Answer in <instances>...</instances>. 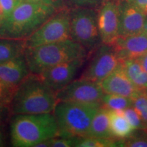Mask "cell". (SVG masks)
Segmentation results:
<instances>
[{
	"instance_id": "obj_15",
	"label": "cell",
	"mask_w": 147,
	"mask_h": 147,
	"mask_svg": "<svg viewBox=\"0 0 147 147\" xmlns=\"http://www.w3.org/2000/svg\"><path fill=\"white\" fill-rule=\"evenodd\" d=\"M30 74L24 54L0 63V80L10 87H17Z\"/></svg>"
},
{
	"instance_id": "obj_20",
	"label": "cell",
	"mask_w": 147,
	"mask_h": 147,
	"mask_svg": "<svg viewBox=\"0 0 147 147\" xmlns=\"http://www.w3.org/2000/svg\"><path fill=\"white\" fill-rule=\"evenodd\" d=\"M102 105L111 110H124L132 106L133 100L122 95L104 93L102 100Z\"/></svg>"
},
{
	"instance_id": "obj_35",
	"label": "cell",
	"mask_w": 147,
	"mask_h": 147,
	"mask_svg": "<svg viewBox=\"0 0 147 147\" xmlns=\"http://www.w3.org/2000/svg\"><path fill=\"white\" fill-rule=\"evenodd\" d=\"M145 131V132H146V133L147 134V131Z\"/></svg>"
},
{
	"instance_id": "obj_23",
	"label": "cell",
	"mask_w": 147,
	"mask_h": 147,
	"mask_svg": "<svg viewBox=\"0 0 147 147\" xmlns=\"http://www.w3.org/2000/svg\"><path fill=\"white\" fill-rule=\"evenodd\" d=\"M133 100L132 107L137 111L145 125L144 131H147V95L142 90Z\"/></svg>"
},
{
	"instance_id": "obj_33",
	"label": "cell",
	"mask_w": 147,
	"mask_h": 147,
	"mask_svg": "<svg viewBox=\"0 0 147 147\" xmlns=\"http://www.w3.org/2000/svg\"><path fill=\"white\" fill-rule=\"evenodd\" d=\"M140 62L141 64H142L143 67H144L145 70L147 72V53L146 54H144L142 57H141L140 58L138 59Z\"/></svg>"
},
{
	"instance_id": "obj_1",
	"label": "cell",
	"mask_w": 147,
	"mask_h": 147,
	"mask_svg": "<svg viewBox=\"0 0 147 147\" xmlns=\"http://www.w3.org/2000/svg\"><path fill=\"white\" fill-rule=\"evenodd\" d=\"M57 102L56 92L45 84L40 75L31 73L16 88L10 103L11 113H52Z\"/></svg>"
},
{
	"instance_id": "obj_31",
	"label": "cell",
	"mask_w": 147,
	"mask_h": 147,
	"mask_svg": "<svg viewBox=\"0 0 147 147\" xmlns=\"http://www.w3.org/2000/svg\"><path fill=\"white\" fill-rule=\"evenodd\" d=\"M147 15V0H126Z\"/></svg>"
},
{
	"instance_id": "obj_13",
	"label": "cell",
	"mask_w": 147,
	"mask_h": 147,
	"mask_svg": "<svg viewBox=\"0 0 147 147\" xmlns=\"http://www.w3.org/2000/svg\"><path fill=\"white\" fill-rule=\"evenodd\" d=\"M121 62L138 59L147 53V31L128 36H119L113 45Z\"/></svg>"
},
{
	"instance_id": "obj_26",
	"label": "cell",
	"mask_w": 147,
	"mask_h": 147,
	"mask_svg": "<svg viewBox=\"0 0 147 147\" xmlns=\"http://www.w3.org/2000/svg\"><path fill=\"white\" fill-rule=\"evenodd\" d=\"M76 137H59L57 136L49 140V147H71L76 146Z\"/></svg>"
},
{
	"instance_id": "obj_24",
	"label": "cell",
	"mask_w": 147,
	"mask_h": 147,
	"mask_svg": "<svg viewBox=\"0 0 147 147\" xmlns=\"http://www.w3.org/2000/svg\"><path fill=\"white\" fill-rule=\"evenodd\" d=\"M123 113L134 130L145 129V125L142 119L140 117L139 114L137 113L136 110L132 106L123 110Z\"/></svg>"
},
{
	"instance_id": "obj_6",
	"label": "cell",
	"mask_w": 147,
	"mask_h": 147,
	"mask_svg": "<svg viewBox=\"0 0 147 147\" xmlns=\"http://www.w3.org/2000/svg\"><path fill=\"white\" fill-rule=\"evenodd\" d=\"M70 38L82 46L89 55L97 50L102 44L97 11L93 8L83 7L70 9Z\"/></svg>"
},
{
	"instance_id": "obj_10",
	"label": "cell",
	"mask_w": 147,
	"mask_h": 147,
	"mask_svg": "<svg viewBox=\"0 0 147 147\" xmlns=\"http://www.w3.org/2000/svg\"><path fill=\"white\" fill-rule=\"evenodd\" d=\"M104 94L100 82L82 78L74 80L63 89L56 92L58 102H102Z\"/></svg>"
},
{
	"instance_id": "obj_3",
	"label": "cell",
	"mask_w": 147,
	"mask_h": 147,
	"mask_svg": "<svg viewBox=\"0 0 147 147\" xmlns=\"http://www.w3.org/2000/svg\"><path fill=\"white\" fill-rule=\"evenodd\" d=\"M10 128L11 142L15 147H35L58 136L57 123L52 113L14 115Z\"/></svg>"
},
{
	"instance_id": "obj_25",
	"label": "cell",
	"mask_w": 147,
	"mask_h": 147,
	"mask_svg": "<svg viewBox=\"0 0 147 147\" xmlns=\"http://www.w3.org/2000/svg\"><path fill=\"white\" fill-rule=\"evenodd\" d=\"M23 0H0V27L18 3Z\"/></svg>"
},
{
	"instance_id": "obj_30",
	"label": "cell",
	"mask_w": 147,
	"mask_h": 147,
	"mask_svg": "<svg viewBox=\"0 0 147 147\" xmlns=\"http://www.w3.org/2000/svg\"><path fill=\"white\" fill-rule=\"evenodd\" d=\"M26 1L50 5L55 7L57 10H60V9L65 7L64 5V0H26Z\"/></svg>"
},
{
	"instance_id": "obj_19",
	"label": "cell",
	"mask_w": 147,
	"mask_h": 147,
	"mask_svg": "<svg viewBox=\"0 0 147 147\" xmlns=\"http://www.w3.org/2000/svg\"><path fill=\"white\" fill-rule=\"evenodd\" d=\"M25 49V40L0 38V63L24 54Z\"/></svg>"
},
{
	"instance_id": "obj_14",
	"label": "cell",
	"mask_w": 147,
	"mask_h": 147,
	"mask_svg": "<svg viewBox=\"0 0 147 147\" xmlns=\"http://www.w3.org/2000/svg\"><path fill=\"white\" fill-rule=\"evenodd\" d=\"M105 93L115 94L133 99L142 90L138 89L130 80L122 63L109 76L100 82Z\"/></svg>"
},
{
	"instance_id": "obj_18",
	"label": "cell",
	"mask_w": 147,
	"mask_h": 147,
	"mask_svg": "<svg viewBox=\"0 0 147 147\" xmlns=\"http://www.w3.org/2000/svg\"><path fill=\"white\" fill-rule=\"evenodd\" d=\"M122 65L127 75L138 89H147V72L139 59L125 60Z\"/></svg>"
},
{
	"instance_id": "obj_34",
	"label": "cell",
	"mask_w": 147,
	"mask_h": 147,
	"mask_svg": "<svg viewBox=\"0 0 147 147\" xmlns=\"http://www.w3.org/2000/svg\"><path fill=\"white\" fill-rule=\"evenodd\" d=\"M144 91L146 92V95H147V89H145V90H144Z\"/></svg>"
},
{
	"instance_id": "obj_16",
	"label": "cell",
	"mask_w": 147,
	"mask_h": 147,
	"mask_svg": "<svg viewBox=\"0 0 147 147\" xmlns=\"http://www.w3.org/2000/svg\"><path fill=\"white\" fill-rule=\"evenodd\" d=\"M105 139H115L112 134L110 123L109 109L101 107L93 117L87 135Z\"/></svg>"
},
{
	"instance_id": "obj_27",
	"label": "cell",
	"mask_w": 147,
	"mask_h": 147,
	"mask_svg": "<svg viewBox=\"0 0 147 147\" xmlns=\"http://www.w3.org/2000/svg\"><path fill=\"white\" fill-rule=\"evenodd\" d=\"M73 8H94L100 6L104 0H65Z\"/></svg>"
},
{
	"instance_id": "obj_4",
	"label": "cell",
	"mask_w": 147,
	"mask_h": 147,
	"mask_svg": "<svg viewBox=\"0 0 147 147\" xmlns=\"http://www.w3.org/2000/svg\"><path fill=\"white\" fill-rule=\"evenodd\" d=\"M25 57L31 73L40 74L58 64L78 59H87L89 54L84 48L67 39L25 49Z\"/></svg>"
},
{
	"instance_id": "obj_5",
	"label": "cell",
	"mask_w": 147,
	"mask_h": 147,
	"mask_svg": "<svg viewBox=\"0 0 147 147\" xmlns=\"http://www.w3.org/2000/svg\"><path fill=\"white\" fill-rule=\"evenodd\" d=\"M102 106V102L83 103L59 101L53 111L59 137L87 135L93 117Z\"/></svg>"
},
{
	"instance_id": "obj_22",
	"label": "cell",
	"mask_w": 147,
	"mask_h": 147,
	"mask_svg": "<svg viewBox=\"0 0 147 147\" xmlns=\"http://www.w3.org/2000/svg\"><path fill=\"white\" fill-rule=\"evenodd\" d=\"M117 144L122 147H147V134L144 130H135L127 138L118 140Z\"/></svg>"
},
{
	"instance_id": "obj_8",
	"label": "cell",
	"mask_w": 147,
	"mask_h": 147,
	"mask_svg": "<svg viewBox=\"0 0 147 147\" xmlns=\"http://www.w3.org/2000/svg\"><path fill=\"white\" fill-rule=\"evenodd\" d=\"M121 63L113 46L102 44L94 52L80 78L100 82L118 68Z\"/></svg>"
},
{
	"instance_id": "obj_32",
	"label": "cell",
	"mask_w": 147,
	"mask_h": 147,
	"mask_svg": "<svg viewBox=\"0 0 147 147\" xmlns=\"http://www.w3.org/2000/svg\"><path fill=\"white\" fill-rule=\"evenodd\" d=\"M2 124H0V147L5 146V136Z\"/></svg>"
},
{
	"instance_id": "obj_9",
	"label": "cell",
	"mask_w": 147,
	"mask_h": 147,
	"mask_svg": "<svg viewBox=\"0 0 147 147\" xmlns=\"http://www.w3.org/2000/svg\"><path fill=\"white\" fill-rule=\"evenodd\" d=\"M121 0H104L97 11V23L102 44L113 46L119 38Z\"/></svg>"
},
{
	"instance_id": "obj_36",
	"label": "cell",
	"mask_w": 147,
	"mask_h": 147,
	"mask_svg": "<svg viewBox=\"0 0 147 147\" xmlns=\"http://www.w3.org/2000/svg\"><path fill=\"white\" fill-rule=\"evenodd\" d=\"M146 31H147V25H146Z\"/></svg>"
},
{
	"instance_id": "obj_28",
	"label": "cell",
	"mask_w": 147,
	"mask_h": 147,
	"mask_svg": "<svg viewBox=\"0 0 147 147\" xmlns=\"http://www.w3.org/2000/svg\"><path fill=\"white\" fill-rule=\"evenodd\" d=\"M16 88L7 85L0 80V102L10 104Z\"/></svg>"
},
{
	"instance_id": "obj_21",
	"label": "cell",
	"mask_w": 147,
	"mask_h": 147,
	"mask_svg": "<svg viewBox=\"0 0 147 147\" xmlns=\"http://www.w3.org/2000/svg\"><path fill=\"white\" fill-rule=\"evenodd\" d=\"M118 140L105 139L88 136H79L75 147H113L118 146Z\"/></svg>"
},
{
	"instance_id": "obj_17",
	"label": "cell",
	"mask_w": 147,
	"mask_h": 147,
	"mask_svg": "<svg viewBox=\"0 0 147 147\" xmlns=\"http://www.w3.org/2000/svg\"><path fill=\"white\" fill-rule=\"evenodd\" d=\"M109 115L110 129L115 139H125L135 131L124 116L123 110L109 109Z\"/></svg>"
},
{
	"instance_id": "obj_12",
	"label": "cell",
	"mask_w": 147,
	"mask_h": 147,
	"mask_svg": "<svg viewBox=\"0 0 147 147\" xmlns=\"http://www.w3.org/2000/svg\"><path fill=\"white\" fill-rule=\"evenodd\" d=\"M147 15L126 0H121L120 36L137 34L146 30Z\"/></svg>"
},
{
	"instance_id": "obj_11",
	"label": "cell",
	"mask_w": 147,
	"mask_h": 147,
	"mask_svg": "<svg viewBox=\"0 0 147 147\" xmlns=\"http://www.w3.org/2000/svg\"><path fill=\"white\" fill-rule=\"evenodd\" d=\"M86 60L87 59H78L64 62L46 69L38 75L51 89L57 92L74 80Z\"/></svg>"
},
{
	"instance_id": "obj_29",
	"label": "cell",
	"mask_w": 147,
	"mask_h": 147,
	"mask_svg": "<svg viewBox=\"0 0 147 147\" xmlns=\"http://www.w3.org/2000/svg\"><path fill=\"white\" fill-rule=\"evenodd\" d=\"M11 113L10 104L0 102V124L3 125Z\"/></svg>"
},
{
	"instance_id": "obj_2",
	"label": "cell",
	"mask_w": 147,
	"mask_h": 147,
	"mask_svg": "<svg viewBox=\"0 0 147 147\" xmlns=\"http://www.w3.org/2000/svg\"><path fill=\"white\" fill-rule=\"evenodd\" d=\"M58 10L52 5L23 0L0 27V38L26 40Z\"/></svg>"
},
{
	"instance_id": "obj_7",
	"label": "cell",
	"mask_w": 147,
	"mask_h": 147,
	"mask_svg": "<svg viewBox=\"0 0 147 147\" xmlns=\"http://www.w3.org/2000/svg\"><path fill=\"white\" fill-rule=\"evenodd\" d=\"M67 39H71L70 9L64 7L57 11L25 41L27 48L38 47Z\"/></svg>"
}]
</instances>
